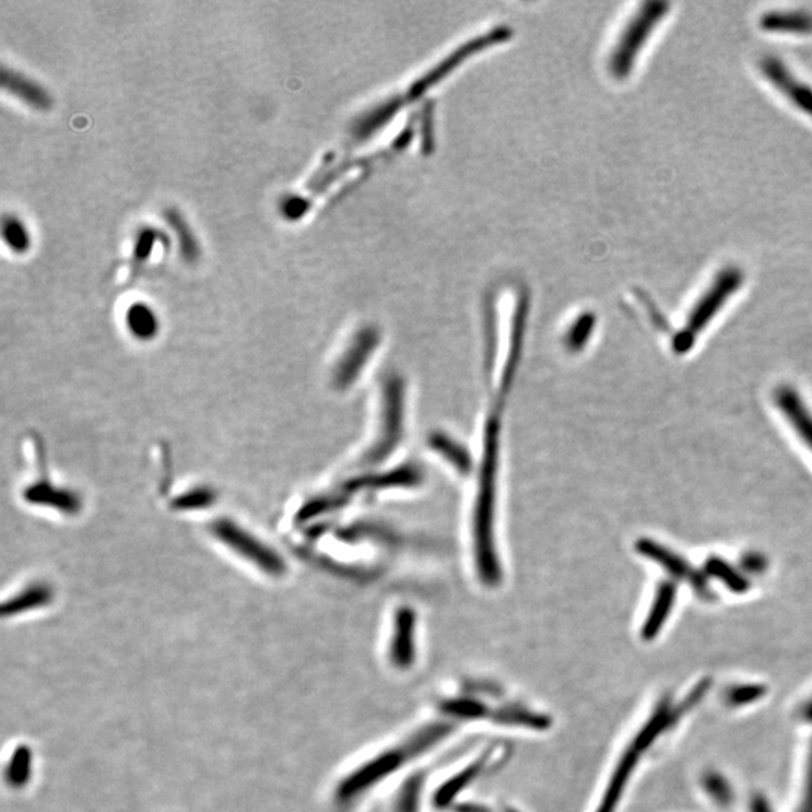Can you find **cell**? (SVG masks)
Instances as JSON below:
<instances>
[{
    "label": "cell",
    "instance_id": "1",
    "mask_svg": "<svg viewBox=\"0 0 812 812\" xmlns=\"http://www.w3.org/2000/svg\"><path fill=\"white\" fill-rule=\"evenodd\" d=\"M510 38H512V29L507 25L494 26L488 31L480 32L459 44L455 50L447 53L443 58L438 59L420 76H416L410 83H406V86H400V88L388 92L384 97L376 98L349 124V145L355 146L372 139L382 128L393 122V119L402 110L419 103L428 92L453 76L455 71L464 67L468 61L482 55L486 50H491L492 47L507 43Z\"/></svg>",
    "mask_w": 812,
    "mask_h": 812
},
{
    "label": "cell",
    "instance_id": "2",
    "mask_svg": "<svg viewBox=\"0 0 812 812\" xmlns=\"http://www.w3.org/2000/svg\"><path fill=\"white\" fill-rule=\"evenodd\" d=\"M667 8L668 5L661 2L644 4L640 11L637 10V13L625 23L617 35V40L611 44L606 58V68L614 79L625 80L631 76L641 50L646 46L658 23L664 19Z\"/></svg>",
    "mask_w": 812,
    "mask_h": 812
},
{
    "label": "cell",
    "instance_id": "3",
    "mask_svg": "<svg viewBox=\"0 0 812 812\" xmlns=\"http://www.w3.org/2000/svg\"><path fill=\"white\" fill-rule=\"evenodd\" d=\"M676 713L677 710L670 709L667 704H664V706L656 710L655 715L644 725L643 730L635 737L634 742L631 743L628 751L625 752L622 760H620L619 766H617L613 778L609 781L605 796H603V800L600 802L599 809H597L596 812L616 811L617 803H619L623 790H625L626 784H628L629 776L634 772L641 755L655 742L656 737L674 721Z\"/></svg>",
    "mask_w": 812,
    "mask_h": 812
},
{
    "label": "cell",
    "instance_id": "4",
    "mask_svg": "<svg viewBox=\"0 0 812 812\" xmlns=\"http://www.w3.org/2000/svg\"><path fill=\"white\" fill-rule=\"evenodd\" d=\"M742 282V274L737 270L724 271L718 276L712 288L704 294L700 303H697L688 319V327L682 333L677 334L674 340V349L677 352L689 351L695 340V334L700 333L707 322L716 315L719 309L724 306L725 300L739 288Z\"/></svg>",
    "mask_w": 812,
    "mask_h": 812
},
{
    "label": "cell",
    "instance_id": "5",
    "mask_svg": "<svg viewBox=\"0 0 812 812\" xmlns=\"http://www.w3.org/2000/svg\"><path fill=\"white\" fill-rule=\"evenodd\" d=\"M405 761V754H403L400 748L384 752V754L364 764L361 769H358L357 772L348 776V778L340 784V787L337 788V799H339L340 802H349V800L358 796V793L366 790L370 785L376 784L379 779L390 775L394 769L402 766Z\"/></svg>",
    "mask_w": 812,
    "mask_h": 812
},
{
    "label": "cell",
    "instance_id": "6",
    "mask_svg": "<svg viewBox=\"0 0 812 812\" xmlns=\"http://www.w3.org/2000/svg\"><path fill=\"white\" fill-rule=\"evenodd\" d=\"M638 551L644 557L658 563L659 566L664 567L671 576L677 579H688L697 591L706 593L707 581L700 572H695L688 561L683 560L676 552L670 551L665 546L653 542V540H641L637 545Z\"/></svg>",
    "mask_w": 812,
    "mask_h": 812
},
{
    "label": "cell",
    "instance_id": "7",
    "mask_svg": "<svg viewBox=\"0 0 812 812\" xmlns=\"http://www.w3.org/2000/svg\"><path fill=\"white\" fill-rule=\"evenodd\" d=\"M763 71L767 79L775 83L779 91L788 95L791 101L800 107L803 112H808L812 116V91L805 86V83L797 82L793 79L790 71L785 70L784 65L779 64L776 59H764Z\"/></svg>",
    "mask_w": 812,
    "mask_h": 812
},
{
    "label": "cell",
    "instance_id": "8",
    "mask_svg": "<svg viewBox=\"0 0 812 812\" xmlns=\"http://www.w3.org/2000/svg\"><path fill=\"white\" fill-rule=\"evenodd\" d=\"M391 662L394 667L406 670L414 664L416 647H414V614L410 609H402L396 617L393 641H391Z\"/></svg>",
    "mask_w": 812,
    "mask_h": 812
},
{
    "label": "cell",
    "instance_id": "9",
    "mask_svg": "<svg viewBox=\"0 0 812 812\" xmlns=\"http://www.w3.org/2000/svg\"><path fill=\"white\" fill-rule=\"evenodd\" d=\"M2 86L20 100L25 101L28 106L34 107V109L49 110L52 107V95L40 83L23 76L20 71L4 68L2 70Z\"/></svg>",
    "mask_w": 812,
    "mask_h": 812
},
{
    "label": "cell",
    "instance_id": "10",
    "mask_svg": "<svg viewBox=\"0 0 812 812\" xmlns=\"http://www.w3.org/2000/svg\"><path fill=\"white\" fill-rule=\"evenodd\" d=\"M776 403L791 426L796 429L797 435L812 450V416L803 405L799 394L793 388L781 387L776 391Z\"/></svg>",
    "mask_w": 812,
    "mask_h": 812
},
{
    "label": "cell",
    "instance_id": "11",
    "mask_svg": "<svg viewBox=\"0 0 812 812\" xmlns=\"http://www.w3.org/2000/svg\"><path fill=\"white\" fill-rule=\"evenodd\" d=\"M674 599H676V585L671 582H662L656 593L652 609H650L649 617L644 623L643 635L646 640H652L661 631L662 625L670 616Z\"/></svg>",
    "mask_w": 812,
    "mask_h": 812
},
{
    "label": "cell",
    "instance_id": "12",
    "mask_svg": "<svg viewBox=\"0 0 812 812\" xmlns=\"http://www.w3.org/2000/svg\"><path fill=\"white\" fill-rule=\"evenodd\" d=\"M164 219H166L167 225H170L176 240H178L179 252H181L184 261L190 262V264L196 262L200 258V246L187 220L176 210L166 211Z\"/></svg>",
    "mask_w": 812,
    "mask_h": 812
},
{
    "label": "cell",
    "instance_id": "13",
    "mask_svg": "<svg viewBox=\"0 0 812 812\" xmlns=\"http://www.w3.org/2000/svg\"><path fill=\"white\" fill-rule=\"evenodd\" d=\"M485 764L486 758L483 757L482 760L474 761L467 769L462 770L461 773L449 779L447 784H444L443 787L437 791V794H435V805L440 806V808L449 805V803L455 799L456 794H458L462 788L467 787V785L482 772Z\"/></svg>",
    "mask_w": 812,
    "mask_h": 812
},
{
    "label": "cell",
    "instance_id": "14",
    "mask_svg": "<svg viewBox=\"0 0 812 812\" xmlns=\"http://www.w3.org/2000/svg\"><path fill=\"white\" fill-rule=\"evenodd\" d=\"M763 28L769 31L796 32L808 34L812 32V17L808 14H772L764 17Z\"/></svg>",
    "mask_w": 812,
    "mask_h": 812
},
{
    "label": "cell",
    "instance_id": "15",
    "mask_svg": "<svg viewBox=\"0 0 812 812\" xmlns=\"http://www.w3.org/2000/svg\"><path fill=\"white\" fill-rule=\"evenodd\" d=\"M706 569L709 575L715 576L716 579L724 582L730 590L737 591V593L748 590V579L743 578L734 567L725 563L721 558H710L707 561Z\"/></svg>",
    "mask_w": 812,
    "mask_h": 812
},
{
    "label": "cell",
    "instance_id": "16",
    "mask_svg": "<svg viewBox=\"0 0 812 812\" xmlns=\"http://www.w3.org/2000/svg\"><path fill=\"white\" fill-rule=\"evenodd\" d=\"M2 235L5 243L17 253L26 252L31 246L28 229L16 216H5L2 222Z\"/></svg>",
    "mask_w": 812,
    "mask_h": 812
},
{
    "label": "cell",
    "instance_id": "17",
    "mask_svg": "<svg viewBox=\"0 0 812 812\" xmlns=\"http://www.w3.org/2000/svg\"><path fill=\"white\" fill-rule=\"evenodd\" d=\"M128 324H130L131 330L139 336H149L155 331L154 313L148 307L137 304L128 312Z\"/></svg>",
    "mask_w": 812,
    "mask_h": 812
},
{
    "label": "cell",
    "instance_id": "18",
    "mask_svg": "<svg viewBox=\"0 0 812 812\" xmlns=\"http://www.w3.org/2000/svg\"><path fill=\"white\" fill-rule=\"evenodd\" d=\"M158 232L152 228L143 229L136 240L134 246L133 261H131V268L133 271L139 270L143 262L151 256L152 249H154L155 241H157Z\"/></svg>",
    "mask_w": 812,
    "mask_h": 812
},
{
    "label": "cell",
    "instance_id": "19",
    "mask_svg": "<svg viewBox=\"0 0 812 812\" xmlns=\"http://www.w3.org/2000/svg\"><path fill=\"white\" fill-rule=\"evenodd\" d=\"M443 709L449 715L458 716V718H482L486 715L485 706L476 700H450L443 704Z\"/></svg>",
    "mask_w": 812,
    "mask_h": 812
},
{
    "label": "cell",
    "instance_id": "20",
    "mask_svg": "<svg viewBox=\"0 0 812 812\" xmlns=\"http://www.w3.org/2000/svg\"><path fill=\"white\" fill-rule=\"evenodd\" d=\"M706 790L709 791L710 796L719 803H728L731 800V788L724 778L719 775H709L704 779Z\"/></svg>",
    "mask_w": 812,
    "mask_h": 812
},
{
    "label": "cell",
    "instance_id": "21",
    "mask_svg": "<svg viewBox=\"0 0 812 812\" xmlns=\"http://www.w3.org/2000/svg\"><path fill=\"white\" fill-rule=\"evenodd\" d=\"M420 782L413 779L410 784H406L397 802V812H416L417 802H419Z\"/></svg>",
    "mask_w": 812,
    "mask_h": 812
},
{
    "label": "cell",
    "instance_id": "22",
    "mask_svg": "<svg viewBox=\"0 0 812 812\" xmlns=\"http://www.w3.org/2000/svg\"><path fill=\"white\" fill-rule=\"evenodd\" d=\"M764 689L760 686H740V688L733 689L728 694V701L731 704H745L749 701L755 700L763 694Z\"/></svg>",
    "mask_w": 812,
    "mask_h": 812
},
{
    "label": "cell",
    "instance_id": "23",
    "mask_svg": "<svg viewBox=\"0 0 812 812\" xmlns=\"http://www.w3.org/2000/svg\"><path fill=\"white\" fill-rule=\"evenodd\" d=\"M799 812H812V751L811 758H809L808 781H806L805 796H803Z\"/></svg>",
    "mask_w": 812,
    "mask_h": 812
},
{
    "label": "cell",
    "instance_id": "24",
    "mask_svg": "<svg viewBox=\"0 0 812 812\" xmlns=\"http://www.w3.org/2000/svg\"><path fill=\"white\" fill-rule=\"evenodd\" d=\"M751 806L752 812H772L769 803H767L766 800L761 799V797H755V799L752 800Z\"/></svg>",
    "mask_w": 812,
    "mask_h": 812
},
{
    "label": "cell",
    "instance_id": "25",
    "mask_svg": "<svg viewBox=\"0 0 812 812\" xmlns=\"http://www.w3.org/2000/svg\"><path fill=\"white\" fill-rule=\"evenodd\" d=\"M805 713L809 719H812V701L808 704V707H806Z\"/></svg>",
    "mask_w": 812,
    "mask_h": 812
}]
</instances>
